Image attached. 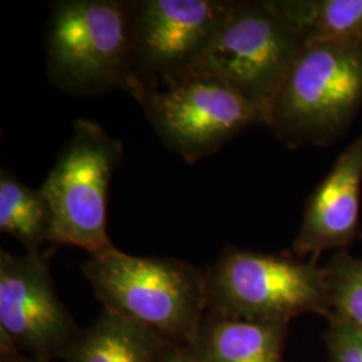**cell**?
Returning a JSON list of instances; mask_svg holds the SVG:
<instances>
[{
    "instance_id": "6da1fadb",
    "label": "cell",
    "mask_w": 362,
    "mask_h": 362,
    "mask_svg": "<svg viewBox=\"0 0 362 362\" xmlns=\"http://www.w3.org/2000/svg\"><path fill=\"white\" fill-rule=\"evenodd\" d=\"M82 272L105 310L191 348L208 313L206 270L176 258L134 257L113 248L90 257Z\"/></svg>"
},
{
    "instance_id": "7a4b0ae2",
    "label": "cell",
    "mask_w": 362,
    "mask_h": 362,
    "mask_svg": "<svg viewBox=\"0 0 362 362\" xmlns=\"http://www.w3.org/2000/svg\"><path fill=\"white\" fill-rule=\"evenodd\" d=\"M47 78L74 95L139 91L133 0H61L46 28Z\"/></svg>"
},
{
    "instance_id": "3957f363",
    "label": "cell",
    "mask_w": 362,
    "mask_h": 362,
    "mask_svg": "<svg viewBox=\"0 0 362 362\" xmlns=\"http://www.w3.org/2000/svg\"><path fill=\"white\" fill-rule=\"evenodd\" d=\"M305 45L287 0H233L206 52L187 71L219 79L266 117Z\"/></svg>"
},
{
    "instance_id": "277c9868",
    "label": "cell",
    "mask_w": 362,
    "mask_h": 362,
    "mask_svg": "<svg viewBox=\"0 0 362 362\" xmlns=\"http://www.w3.org/2000/svg\"><path fill=\"white\" fill-rule=\"evenodd\" d=\"M362 107V40L305 45L267 110L266 127L287 146L327 145Z\"/></svg>"
},
{
    "instance_id": "5b68a950",
    "label": "cell",
    "mask_w": 362,
    "mask_h": 362,
    "mask_svg": "<svg viewBox=\"0 0 362 362\" xmlns=\"http://www.w3.org/2000/svg\"><path fill=\"white\" fill-rule=\"evenodd\" d=\"M208 311L227 318L286 324L332 313L330 287L317 260L227 247L206 270Z\"/></svg>"
},
{
    "instance_id": "8992f818",
    "label": "cell",
    "mask_w": 362,
    "mask_h": 362,
    "mask_svg": "<svg viewBox=\"0 0 362 362\" xmlns=\"http://www.w3.org/2000/svg\"><path fill=\"white\" fill-rule=\"evenodd\" d=\"M136 100L161 141L187 164L216 153L248 128L266 124L258 106L224 82L189 71L144 86Z\"/></svg>"
},
{
    "instance_id": "52a82bcc",
    "label": "cell",
    "mask_w": 362,
    "mask_h": 362,
    "mask_svg": "<svg viewBox=\"0 0 362 362\" xmlns=\"http://www.w3.org/2000/svg\"><path fill=\"white\" fill-rule=\"evenodd\" d=\"M124 145L97 122L81 118L70 141L39 187L54 216L52 243L86 250L91 257L116 248L107 235V196Z\"/></svg>"
},
{
    "instance_id": "ba28073f",
    "label": "cell",
    "mask_w": 362,
    "mask_h": 362,
    "mask_svg": "<svg viewBox=\"0 0 362 362\" xmlns=\"http://www.w3.org/2000/svg\"><path fill=\"white\" fill-rule=\"evenodd\" d=\"M79 332L58 297L47 255L0 251V346L45 361L62 358Z\"/></svg>"
},
{
    "instance_id": "9c48e42d",
    "label": "cell",
    "mask_w": 362,
    "mask_h": 362,
    "mask_svg": "<svg viewBox=\"0 0 362 362\" xmlns=\"http://www.w3.org/2000/svg\"><path fill=\"white\" fill-rule=\"evenodd\" d=\"M233 1L134 0L137 94L155 81L189 70L212 42Z\"/></svg>"
},
{
    "instance_id": "30bf717a",
    "label": "cell",
    "mask_w": 362,
    "mask_h": 362,
    "mask_svg": "<svg viewBox=\"0 0 362 362\" xmlns=\"http://www.w3.org/2000/svg\"><path fill=\"white\" fill-rule=\"evenodd\" d=\"M362 194V133L348 145L311 194L293 250L311 260L325 251H344L358 233Z\"/></svg>"
},
{
    "instance_id": "8fae6325",
    "label": "cell",
    "mask_w": 362,
    "mask_h": 362,
    "mask_svg": "<svg viewBox=\"0 0 362 362\" xmlns=\"http://www.w3.org/2000/svg\"><path fill=\"white\" fill-rule=\"evenodd\" d=\"M287 326L227 318L208 311L189 349L203 362H282Z\"/></svg>"
},
{
    "instance_id": "7c38bea8",
    "label": "cell",
    "mask_w": 362,
    "mask_h": 362,
    "mask_svg": "<svg viewBox=\"0 0 362 362\" xmlns=\"http://www.w3.org/2000/svg\"><path fill=\"white\" fill-rule=\"evenodd\" d=\"M164 337L113 311L105 310L79 333L66 362H158L168 346Z\"/></svg>"
},
{
    "instance_id": "4fadbf2b",
    "label": "cell",
    "mask_w": 362,
    "mask_h": 362,
    "mask_svg": "<svg viewBox=\"0 0 362 362\" xmlns=\"http://www.w3.org/2000/svg\"><path fill=\"white\" fill-rule=\"evenodd\" d=\"M54 216L49 200L27 187L8 170L0 172V231L11 235L27 254H39L43 243H52Z\"/></svg>"
},
{
    "instance_id": "5bb4252c",
    "label": "cell",
    "mask_w": 362,
    "mask_h": 362,
    "mask_svg": "<svg viewBox=\"0 0 362 362\" xmlns=\"http://www.w3.org/2000/svg\"><path fill=\"white\" fill-rule=\"evenodd\" d=\"M306 45L362 40V0H287Z\"/></svg>"
},
{
    "instance_id": "9a60e30c",
    "label": "cell",
    "mask_w": 362,
    "mask_h": 362,
    "mask_svg": "<svg viewBox=\"0 0 362 362\" xmlns=\"http://www.w3.org/2000/svg\"><path fill=\"white\" fill-rule=\"evenodd\" d=\"M330 287L332 313L362 329V259L337 251L324 266Z\"/></svg>"
},
{
    "instance_id": "2e32d148",
    "label": "cell",
    "mask_w": 362,
    "mask_h": 362,
    "mask_svg": "<svg viewBox=\"0 0 362 362\" xmlns=\"http://www.w3.org/2000/svg\"><path fill=\"white\" fill-rule=\"evenodd\" d=\"M325 341L332 362H362V329L330 314Z\"/></svg>"
},
{
    "instance_id": "e0dca14e",
    "label": "cell",
    "mask_w": 362,
    "mask_h": 362,
    "mask_svg": "<svg viewBox=\"0 0 362 362\" xmlns=\"http://www.w3.org/2000/svg\"><path fill=\"white\" fill-rule=\"evenodd\" d=\"M158 362H203L192 350L180 345L169 344L164 349Z\"/></svg>"
},
{
    "instance_id": "ac0fdd59",
    "label": "cell",
    "mask_w": 362,
    "mask_h": 362,
    "mask_svg": "<svg viewBox=\"0 0 362 362\" xmlns=\"http://www.w3.org/2000/svg\"><path fill=\"white\" fill-rule=\"evenodd\" d=\"M0 362H49L45 360H39L34 357H28L26 354H22L21 351L8 348V346H0Z\"/></svg>"
}]
</instances>
